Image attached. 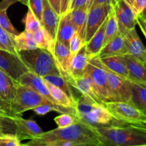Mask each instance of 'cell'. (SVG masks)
<instances>
[{
	"label": "cell",
	"instance_id": "obj_49",
	"mask_svg": "<svg viewBox=\"0 0 146 146\" xmlns=\"http://www.w3.org/2000/svg\"><path fill=\"white\" fill-rule=\"evenodd\" d=\"M20 2H21L23 4H24V5L27 6V0H21Z\"/></svg>",
	"mask_w": 146,
	"mask_h": 146
},
{
	"label": "cell",
	"instance_id": "obj_23",
	"mask_svg": "<svg viewBox=\"0 0 146 146\" xmlns=\"http://www.w3.org/2000/svg\"><path fill=\"white\" fill-rule=\"evenodd\" d=\"M100 60L101 63L110 71L128 79V71L123 56L101 57L100 58Z\"/></svg>",
	"mask_w": 146,
	"mask_h": 146
},
{
	"label": "cell",
	"instance_id": "obj_6",
	"mask_svg": "<svg viewBox=\"0 0 146 146\" xmlns=\"http://www.w3.org/2000/svg\"><path fill=\"white\" fill-rule=\"evenodd\" d=\"M86 72L88 73L91 77L97 93L103 102L117 101L110 89L107 74L101 65L98 55L90 59Z\"/></svg>",
	"mask_w": 146,
	"mask_h": 146
},
{
	"label": "cell",
	"instance_id": "obj_35",
	"mask_svg": "<svg viewBox=\"0 0 146 146\" xmlns=\"http://www.w3.org/2000/svg\"><path fill=\"white\" fill-rule=\"evenodd\" d=\"M7 10H0V26L11 36L18 35L19 33L10 21L7 14Z\"/></svg>",
	"mask_w": 146,
	"mask_h": 146
},
{
	"label": "cell",
	"instance_id": "obj_2",
	"mask_svg": "<svg viewBox=\"0 0 146 146\" xmlns=\"http://www.w3.org/2000/svg\"><path fill=\"white\" fill-rule=\"evenodd\" d=\"M94 128L104 146H146V123H128L113 118L110 125Z\"/></svg>",
	"mask_w": 146,
	"mask_h": 146
},
{
	"label": "cell",
	"instance_id": "obj_19",
	"mask_svg": "<svg viewBox=\"0 0 146 146\" xmlns=\"http://www.w3.org/2000/svg\"><path fill=\"white\" fill-rule=\"evenodd\" d=\"M127 54L124 36L118 31V34L111 41L102 47L98 56L101 58L111 56H124Z\"/></svg>",
	"mask_w": 146,
	"mask_h": 146
},
{
	"label": "cell",
	"instance_id": "obj_34",
	"mask_svg": "<svg viewBox=\"0 0 146 146\" xmlns=\"http://www.w3.org/2000/svg\"><path fill=\"white\" fill-rule=\"evenodd\" d=\"M79 121L76 115L69 113H61V115L56 116L54 118V121L56 123L58 128H62L70 126Z\"/></svg>",
	"mask_w": 146,
	"mask_h": 146
},
{
	"label": "cell",
	"instance_id": "obj_51",
	"mask_svg": "<svg viewBox=\"0 0 146 146\" xmlns=\"http://www.w3.org/2000/svg\"><path fill=\"white\" fill-rule=\"evenodd\" d=\"M115 2H116V1H118V0H115Z\"/></svg>",
	"mask_w": 146,
	"mask_h": 146
},
{
	"label": "cell",
	"instance_id": "obj_22",
	"mask_svg": "<svg viewBox=\"0 0 146 146\" xmlns=\"http://www.w3.org/2000/svg\"><path fill=\"white\" fill-rule=\"evenodd\" d=\"M86 46V45H85ZM81 48L76 54L72 56L71 60V77L82 76L86 70L91 57L86 52V46Z\"/></svg>",
	"mask_w": 146,
	"mask_h": 146
},
{
	"label": "cell",
	"instance_id": "obj_48",
	"mask_svg": "<svg viewBox=\"0 0 146 146\" xmlns=\"http://www.w3.org/2000/svg\"><path fill=\"white\" fill-rule=\"evenodd\" d=\"M139 16H141V17L146 21V7H145V9L143 10V11L141 13V14H140Z\"/></svg>",
	"mask_w": 146,
	"mask_h": 146
},
{
	"label": "cell",
	"instance_id": "obj_13",
	"mask_svg": "<svg viewBox=\"0 0 146 146\" xmlns=\"http://www.w3.org/2000/svg\"><path fill=\"white\" fill-rule=\"evenodd\" d=\"M16 125V136L20 140H31L38 136L43 131L36 121L21 118L20 115L11 116Z\"/></svg>",
	"mask_w": 146,
	"mask_h": 146
},
{
	"label": "cell",
	"instance_id": "obj_45",
	"mask_svg": "<svg viewBox=\"0 0 146 146\" xmlns=\"http://www.w3.org/2000/svg\"><path fill=\"white\" fill-rule=\"evenodd\" d=\"M48 1L56 14L61 16V0H48Z\"/></svg>",
	"mask_w": 146,
	"mask_h": 146
},
{
	"label": "cell",
	"instance_id": "obj_12",
	"mask_svg": "<svg viewBox=\"0 0 146 146\" xmlns=\"http://www.w3.org/2000/svg\"><path fill=\"white\" fill-rule=\"evenodd\" d=\"M53 55L56 60L57 67L60 71L61 76L68 81L71 77V55L69 46L56 40L54 43Z\"/></svg>",
	"mask_w": 146,
	"mask_h": 146
},
{
	"label": "cell",
	"instance_id": "obj_25",
	"mask_svg": "<svg viewBox=\"0 0 146 146\" xmlns=\"http://www.w3.org/2000/svg\"><path fill=\"white\" fill-rule=\"evenodd\" d=\"M128 80L132 92L131 103L146 115V84Z\"/></svg>",
	"mask_w": 146,
	"mask_h": 146
},
{
	"label": "cell",
	"instance_id": "obj_20",
	"mask_svg": "<svg viewBox=\"0 0 146 146\" xmlns=\"http://www.w3.org/2000/svg\"><path fill=\"white\" fill-rule=\"evenodd\" d=\"M17 83L0 68V99L10 106L16 98Z\"/></svg>",
	"mask_w": 146,
	"mask_h": 146
},
{
	"label": "cell",
	"instance_id": "obj_28",
	"mask_svg": "<svg viewBox=\"0 0 146 146\" xmlns=\"http://www.w3.org/2000/svg\"><path fill=\"white\" fill-rule=\"evenodd\" d=\"M46 84L51 96L58 105H61L64 107H71V108H74L76 109V100H74L70 98L61 88L47 82H46Z\"/></svg>",
	"mask_w": 146,
	"mask_h": 146
},
{
	"label": "cell",
	"instance_id": "obj_7",
	"mask_svg": "<svg viewBox=\"0 0 146 146\" xmlns=\"http://www.w3.org/2000/svg\"><path fill=\"white\" fill-rule=\"evenodd\" d=\"M104 105L114 119L128 123H146V115L134 104L123 101H108Z\"/></svg>",
	"mask_w": 146,
	"mask_h": 146
},
{
	"label": "cell",
	"instance_id": "obj_15",
	"mask_svg": "<svg viewBox=\"0 0 146 146\" xmlns=\"http://www.w3.org/2000/svg\"><path fill=\"white\" fill-rule=\"evenodd\" d=\"M124 36L127 53L141 62L146 63V48L141 41L135 28L127 31Z\"/></svg>",
	"mask_w": 146,
	"mask_h": 146
},
{
	"label": "cell",
	"instance_id": "obj_32",
	"mask_svg": "<svg viewBox=\"0 0 146 146\" xmlns=\"http://www.w3.org/2000/svg\"><path fill=\"white\" fill-rule=\"evenodd\" d=\"M16 133V125L11 116L0 114V138L5 135Z\"/></svg>",
	"mask_w": 146,
	"mask_h": 146
},
{
	"label": "cell",
	"instance_id": "obj_40",
	"mask_svg": "<svg viewBox=\"0 0 146 146\" xmlns=\"http://www.w3.org/2000/svg\"><path fill=\"white\" fill-rule=\"evenodd\" d=\"M21 141L16 135L9 134L0 138V146H20Z\"/></svg>",
	"mask_w": 146,
	"mask_h": 146
},
{
	"label": "cell",
	"instance_id": "obj_42",
	"mask_svg": "<svg viewBox=\"0 0 146 146\" xmlns=\"http://www.w3.org/2000/svg\"><path fill=\"white\" fill-rule=\"evenodd\" d=\"M0 114L7 116H13L9 104L1 99H0Z\"/></svg>",
	"mask_w": 146,
	"mask_h": 146
},
{
	"label": "cell",
	"instance_id": "obj_4",
	"mask_svg": "<svg viewBox=\"0 0 146 146\" xmlns=\"http://www.w3.org/2000/svg\"><path fill=\"white\" fill-rule=\"evenodd\" d=\"M76 111L79 121L93 127L108 125L113 120L105 106L97 104L85 95L76 99Z\"/></svg>",
	"mask_w": 146,
	"mask_h": 146
},
{
	"label": "cell",
	"instance_id": "obj_31",
	"mask_svg": "<svg viewBox=\"0 0 146 146\" xmlns=\"http://www.w3.org/2000/svg\"><path fill=\"white\" fill-rule=\"evenodd\" d=\"M118 32V22L113 10V7L109 12L107 19L106 26L105 29V38H104V46L111 41Z\"/></svg>",
	"mask_w": 146,
	"mask_h": 146
},
{
	"label": "cell",
	"instance_id": "obj_33",
	"mask_svg": "<svg viewBox=\"0 0 146 146\" xmlns=\"http://www.w3.org/2000/svg\"><path fill=\"white\" fill-rule=\"evenodd\" d=\"M22 21L25 26L24 31H27L30 34H32L42 27L41 22L37 19L36 17L30 9L28 10L25 17L23 19Z\"/></svg>",
	"mask_w": 146,
	"mask_h": 146
},
{
	"label": "cell",
	"instance_id": "obj_50",
	"mask_svg": "<svg viewBox=\"0 0 146 146\" xmlns=\"http://www.w3.org/2000/svg\"><path fill=\"white\" fill-rule=\"evenodd\" d=\"M0 49H4V50H7V49H6L5 47H4V46H3L2 44H1V42H0Z\"/></svg>",
	"mask_w": 146,
	"mask_h": 146
},
{
	"label": "cell",
	"instance_id": "obj_37",
	"mask_svg": "<svg viewBox=\"0 0 146 146\" xmlns=\"http://www.w3.org/2000/svg\"><path fill=\"white\" fill-rule=\"evenodd\" d=\"M0 42L5 47L7 51L14 53V54H17V51L14 48L11 36L5 30L3 29L1 26H0Z\"/></svg>",
	"mask_w": 146,
	"mask_h": 146
},
{
	"label": "cell",
	"instance_id": "obj_44",
	"mask_svg": "<svg viewBox=\"0 0 146 146\" xmlns=\"http://www.w3.org/2000/svg\"><path fill=\"white\" fill-rule=\"evenodd\" d=\"M115 0H90V7L93 5H97V4H110V5L114 6L115 4Z\"/></svg>",
	"mask_w": 146,
	"mask_h": 146
},
{
	"label": "cell",
	"instance_id": "obj_47",
	"mask_svg": "<svg viewBox=\"0 0 146 146\" xmlns=\"http://www.w3.org/2000/svg\"><path fill=\"white\" fill-rule=\"evenodd\" d=\"M136 22L146 38V21L141 16H138L136 18Z\"/></svg>",
	"mask_w": 146,
	"mask_h": 146
},
{
	"label": "cell",
	"instance_id": "obj_8",
	"mask_svg": "<svg viewBox=\"0 0 146 146\" xmlns=\"http://www.w3.org/2000/svg\"><path fill=\"white\" fill-rule=\"evenodd\" d=\"M113 6L110 4H97L90 7L87 15L84 41L86 44L89 41L99 27L102 25Z\"/></svg>",
	"mask_w": 146,
	"mask_h": 146
},
{
	"label": "cell",
	"instance_id": "obj_14",
	"mask_svg": "<svg viewBox=\"0 0 146 146\" xmlns=\"http://www.w3.org/2000/svg\"><path fill=\"white\" fill-rule=\"evenodd\" d=\"M68 82L71 86L78 90L82 95L89 97L97 104L104 105V103L100 98L93 84L92 80L87 72L85 71V74L82 76L76 77V78L71 77L68 80Z\"/></svg>",
	"mask_w": 146,
	"mask_h": 146
},
{
	"label": "cell",
	"instance_id": "obj_21",
	"mask_svg": "<svg viewBox=\"0 0 146 146\" xmlns=\"http://www.w3.org/2000/svg\"><path fill=\"white\" fill-rule=\"evenodd\" d=\"M75 29L71 19L70 11L60 16L56 40L69 46L70 39L75 33Z\"/></svg>",
	"mask_w": 146,
	"mask_h": 146
},
{
	"label": "cell",
	"instance_id": "obj_17",
	"mask_svg": "<svg viewBox=\"0 0 146 146\" xmlns=\"http://www.w3.org/2000/svg\"><path fill=\"white\" fill-rule=\"evenodd\" d=\"M43 9L41 16V26L45 29L52 39L56 41L57 28L59 22L60 16L56 14L50 5L48 0H42Z\"/></svg>",
	"mask_w": 146,
	"mask_h": 146
},
{
	"label": "cell",
	"instance_id": "obj_30",
	"mask_svg": "<svg viewBox=\"0 0 146 146\" xmlns=\"http://www.w3.org/2000/svg\"><path fill=\"white\" fill-rule=\"evenodd\" d=\"M42 78L46 82L50 84H52V85L55 86L63 90L70 98H71L74 100H76L72 92V90L71 88V85L68 84L67 80L64 77H63L62 76L48 75L42 77Z\"/></svg>",
	"mask_w": 146,
	"mask_h": 146
},
{
	"label": "cell",
	"instance_id": "obj_26",
	"mask_svg": "<svg viewBox=\"0 0 146 146\" xmlns=\"http://www.w3.org/2000/svg\"><path fill=\"white\" fill-rule=\"evenodd\" d=\"M88 9V8H79L70 11L71 19L75 31L78 33L84 40Z\"/></svg>",
	"mask_w": 146,
	"mask_h": 146
},
{
	"label": "cell",
	"instance_id": "obj_43",
	"mask_svg": "<svg viewBox=\"0 0 146 146\" xmlns=\"http://www.w3.org/2000/svg\"><path fill=\"white\" fill-rule=\"evenodd\" d=\"M72 0H61V15L70 11Z\"/></svg>",
	"mask_w": 146,
	"mask_h": 146
},
{
	"label": "cell",
	"instance_id": "obj_9",
	"mask_svg": "<svg viewBox=\"0 0 146 146\" xmlns=\"http://www.w3.org/2000/svg\"><path fill=\"white\" fill-rule=\"evenodd\" d=\"M0 68L17 82L29 71L18 54L4 49H0Z\"/></svg>",
	"mask_w": 146,
	"mask_h": 146
},
{
	"label": "cell",
	"instance_id": "obj_18",
	"mask_svg": "<svg viewBox=\"0 0 146 146\" xmlns=\"http://www.w3.org/2000/svg\"><path fill=\"white\" fill-rule=\"evenodd\" d=\"M128 71V79L146 84V65L132 56H123Z\"/></svg>",
	"mask_w": 146,
	"mask_h": 146
},
{
	"label": "cell",
	"instance_id": "obj_36",
	"mask_svg": "<svg viewBox=\"0 0 146 146\" xmlns=\"http://www.w3.org/2000/svg\"><path fill=\"white\" fill-rule=\"evenodd\" d=\"M86 45V42L84 38L79 35L77 32H75L72 37L70 39L69 42V49L71 52V57L74 54H76L82 47Z\"/></svg>",
	"mask_w": 146,
	"mask_h": 146
},
{
	"label": "cell",
	"instance_id": "obj_38",
	"mask_svg": "<svg viewBox=\"0 0 146 146\" xmlns=\"http://www.w3.org/2000/svg\"><path fill=\"white\" fill-rule=\"evenodd\" d=\"M27 7L41 22L43 9L42 0H27Z\"/></svg>",
	"mask_w": 146,
	"mask_h": 146
},
{
	"label": "cell",
	"instance_id": "obj_27",
	"mask_svg": "<svg viewBox=\"0 0 146 146\" xmlns=\"http://www.w3.org/2000/svg\"><path fill=\"white\" fill-rule=\"evenodd\" d=\"M11 38L17 52L37 48L36 44L32 37V34L26 31L19 33L18 35L11 36Z\"/></svg>",
	"mask_w": 146,
	"mask_h": 146
},
{
	"label": "cell",
	"instance_id": "obj_46",
	"mask_svg": "<svg viewBox=\"0 0 146 146\" xmlns=\"http://www.w3.org/2000/svg\"><path fill=\"white\" fill-rule=\"evenodd\" d=\"M21 1V0H2L0 2V10H7L10 6L16 2Z\"/></svg>",
	"mask_w": 146,
	"mask_h": 146
},
{
	"label": "cell",
	"instance_id": "obj_29",
	"mask_svg": "<svg viewBox=\"0 0 146 146\" xmlns=\"http://www.w3.org/2000/svg\"><path fill=\"white\" fill-rule=\"evenodd\" d=\"M31 34L37 47L48 50L53 54L55 41L52 39L44 27H41Z\"/></svg>",
	"mask_w": 146,
	"mask_h": 146
},
{
	"label": "cell",
	"instance_id": "obj_24",
	"mask_svg": "<svg viewBox=\"0 0 146 146\" xmlns=\"http://www.w3.org/2000/svg\"><path fill=\"white\" fill-rule=\"evenodd\" d=\"M108 19V17H107ZM107 19L102 25L99 27L96 32L93 35L91 39L86 44V49L87 54L91 58L98 55L102 47L104 46V38H105V29L107 23Z\"/></svg>",
	"mask_w": 146,
	"mask_h": 146
},
{
	"label": "cell",
	"instance_id": "obj_16",
	"mask_svg": "<svg viewBox=\"0 0 146 146\" xmlns=\"http://www.w3.org/2000/svg\"><path fill=\"white\" fill-rule=\"evenodd\" d=\"M19 83L36 91L44 98H46L48 101L52 102L53 104H58L51 96V93L46 84L45 81L43 79L42 77L34 74L31 71H28V72L25 73L24 75L21 76Z\"/></svg>",
	"mask_w": 146,
	"mask_h": 146
},
{
	"label": "cell",
	"instance_id": "obj_5",
	"mask_svg": "<svg viewBox=\"0 0 146 146\" xmlns=\"http://www.w3.org/2000/svg\"><path fill=\"white\" fill-rule=\"evenodd\" d=\"M45 104H53L34 90L20 83H17L16 98L11 104L13 116L21 115L23 113L31 110L38 106Z\"/></svg>",
	"mask_w": 146,
	"mask_h": 146
},
{
	"label": "cell",
	"instance_id": "obj_41",
	"mask_svg": "<svg viewBox=\"0 0 146 146\" xmlns=\"http://www.w3.org/2000/svg\"><path fill=\"white\" fill-rule=\"evenodd\" d=\"M89 4L90 0H72L71 7H70V11L79 8L89 9Z\"/></svg>",
	"mask_w": 146,
	"mask_h": 146
},
{
	"label": "cell",
	"instance_id": "obj_3",
	"mask_svg": "<svg viewBox=\"0 0 146 146\" xmlns=\"http://www.w3.org/2000/svg\"><path fill=\"white\" fill-rule=\"evenodd\" d=\"M17 54L29 71L39 76L61 75L54 55L48 50L37 47L18 51Z\"/></svg>",
	"mask_w": 146,
	"mask_h": 146
},
{
	"label": "cell",
	"instance_id": "obj_52",
	"mask_svg": "<svg viewBox=\"0 0 146 146\" xmlns=\"http://www.w3.org/2000/svg\"><path fill=\"white\" fill-rule=\"evenodd\" d=\"M145 65H146V63H145Z\"/></svg>",
	"mask_w": 146,
	"mask_h": 146
},
{
	"label": "cell",
	"instance_id": "obj_10",
	"mask_svg": "<svg viewBox=\"0 0 146 146\" xmlns=\"http://www.w3.org/2000/svg\"><path fill=\"white\" fill-rule=\"evenodd\" d=\"M101 65L106 73L110 89L116 98V101L131 103L132 92L128 80L110 71L102 63Z\"/></svg>",
	"mask_w": 146,
	"mask_h": 146
},
{
	"label": "cell",
	"instance_id": "obj_11",
	"mask_svg": "<svg viewBox=\"0 0 146 146\" xmlns=\"http://www.w3.org/2000/svg\"><path fill=\"white\" fill-rule=\"evenodd\" d=\"M113 10L118 22V31L123 35L129 30L135 28L136 16L124 0H118L113 6Z\"/></svg>",
	"mask_w": 146,
	"mask_h": 146
},
{
	"label": "cell",
	"instance_id": "obj_39",
	"mask_svg": "<svg viewBox=\"0 0 146 146\" xmlns=\"http://www.w3.org/2000/svg\"><path fill=\"white\" fill-rule=\"evenodd\" d=\"M129 5L136 17L141 14L146 7V0H124Z\"/></svg>",
	"mask_w": 146,
	"mask_h": 146
},
{
	"label": "cell",
	"instance_id": "obj_1",
	"mask_svg": "<svg viewBox=\"0 0 146 146\" xmlns=\"http://www.w3.org/2000/svg\"><path fill=\"white\" fill-rule=\"evenodd\" d=\"M58 141H73L76 143L78 146H104L94 127L80 121L66 128H57L43 132L24 145L52 146L54 143Z\"/></svg>",
	"mask_w": 146,
	"mask_h": 146
}]
</instances>
